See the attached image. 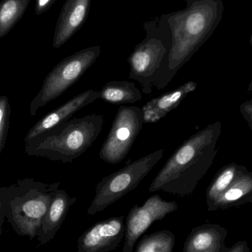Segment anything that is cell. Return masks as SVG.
Returning a JSON list of instances; mask_svg holds the SVG:
<instances>
[{
    "instance_id": "4316f807",
    "label": "cell",
    "mask_w": 252,
    "mask_h": 252,
    "mask_svg": "<svg viewBox=\"0 0 252 252\" xmlns=\"http://www.w3.org/2000/svg\"><path fill=\"white\" fill-rule=\"evenodd\" d=\"M250 44H251V45L252 46V34L251 36V38H250Z\"/></svg>"
},
{
    "instance_id": "30bf717a",
    "label": "cell",
    "mask_w": 252,
    "mask_h": 252,
    "mask_svg": "<svg viewBox=\"0 0 252 252\" xmlns=\"http://www.w3.org/2000/svg\"><path fill=\"white\" fill-rule=\"evenodd\" d=\"M125 217L102 220L89 228L78 240V252H109L119 247L125 237Z\"/></svg>"
},
{
    "instance_id": "9c48e42d",
    "label": "cell",
    "mask_w": 252,
    "mask_h": 252,
    "mask_svg": "<svg viewBox=\"0 0 252 252\" xmlns=\"http://www.w3.org/2000/svg\"><path fill=\"white\" fill-rule=\"evenodd\" d=\"M178 209L175 201H164L158 195L150 197L142 206H133L126 218L123 252H134V247L150 226Z\"/></svg>"
},
{
    "instance_id": "5b68a950",
    "label": "cell",
    "mask_w": 252,
    "mask_h": 252,
    "mask_svg": "<svg viewBox=\"0 0 252 252\" xmlns=\"http://www.w3.org/2000/svg\"><path fill=\"white\" fill-rule=\"evenodd\" d=\"M145 37L136 44L127 59L129 78L138 81L144 94L150 95L165 71L171 49L172 36L166 14L143 23Z\"/></svg>"
},
{
    "instance_id": "d4e9b609",
    "label": "cell",
    "mask_w": 252,
    "mask_h": 252,
    "mask_svg": "<svg viewBox=\"0 0 252 252\" xmlns=\"http://www.w3.org/2000/svg\"><path fill=\"white\" fill-rule=\"evenodd\" d=\"M5 220V216L3 213L2 207H1V198H0V237L2 233V226Z\"/></svg>"
},
{
    "instance_id": "44dd1931",
    "label": "cell",
    "mask_w": 252,
    "mask_h": 252,
    "mask_svg": "<svg viewBox=\"0 0 252 252\" xmlns=\"http://www.w3.org/2000/svg\"><path fill=\"white\" fill-rule=\"evenodd\" d=\"M10 105L7 96H0V155L4 149L10 123Z\"/></svg>"
},
{
    "instance_id": "8992f818",
    "label": "cell",
    "mask_w": 252,
    "mask_h": 252,
    "mask_svg": "<svg viewBox=\"0 0 252 252\" xmlns=\"http://www.w3.org/2000/svg\"><path fill=\"white\" fill-rule=\"evenodd\" d=\"M100 54V46L86 47L57 64L47 74L39 92L31 102L30 115H36L40 108L57 99L73 86L94 65Z\"/></svg>"
},
{
    "instance_id": "9a60e30c",
    "label": "cell",
    "mask_w": 252,
    "mask_h": 252,
    "mask_svg": "<svg viewBox=\"0 0 252 252\" xmlns=\"http://www.w3.org/2000/svg\"><path fill=\"white\" fill-rule=\"evenodd\" d=\"M76 200V198H70L63 189H58L38 229L36 237L38 246L45 245L54 238L63 224L69 208Z\"/></svg>"
},
{
    "instance_id": "8fae6325",
    "label": "cell",
    "mask_w": 252,
    "mask_h": 252,
    "mask_svg": "<svg viewBox=\"0 0 252 252\" xmlns=\"http://www.w3.org/2000/svg\"><path fill=\"white\" fill-rule=\"evenodd\" d=\"M97 99H99L98 91L91 89L74 96L38 120L27 133L24 142L27 143L29 141L38 137L40 135L69 121L73 116L74 114L95 102Z\"/></svg>"
},
{
    "instance_id": "7a4b0ae2",
    "label": "cell",
    "mask_w": 252,
    "mask_h": 252,
    "mask_svg": "<svg viewBox=\"0 0 252 252\" xmlns=\"http://www.w3.org/2000/svg\"><path fill=\"white\" fill-rule=\"evenodd\" d=\"M222 124L216 121L185 140L150 185V192L162 191L181 197L192 195L219 152Z\"/></svg>"
},
{
    "instance_id": "3957f363",
    "label": "cell",
    "mask_w": 252,
    "mask_h": 252,
    "mask_svg": "<svg viewBox=\"0 0 252 252\" xmlns=\"http://www.w3.org/2000/svg\"><path fill=\"white\" fill-rule=\"evenodd\" d=\"M60 182L44 183L34 179H19L9 186H0L5 219L19 236L36 238Z\"/></svg>"
},
{
    "instance_id": "ba28073f",
    "label": "cell",
    "mask_w": 252,
    "mask_h": 252,
    "mask_svg": "<svg viewBox=\"0 0 252 252\" xmlns=\"http://www.w3.org/2000/svg\"><path fill=\"white\" fill-rule=\"evenodd\" d=\"M144 124L140 108L126 105L120 107L100 149V159L110 164H118L124 161Z\"/></svg>"
},
{
    "instance_id": "52a82bcc",
    "label": "cell",
    "mask_w": 252,
    "mask_h": 252,
    "mask_svg": "<svg viewBox=\"0 0 252 252\" xmlns=\"http://www.w3.org/2000/svg\"><path fill=\"white\" fill-rule=\"evenodd\" d=\"M163 155L164 149H157L103 178L96 186L95 195L89 207L87 215L93 216L103 211L137 187L154 166L162 158Z\"/></svg>"
},
{
    "instance_id": "ffe728a7",
    "label": "cell",
    "mask_w": 252,
    "mask_h": 252,
    "mask_svg": "<svg viewBox=\"0 0 252 252\" xmlns=\"http://www.w3.org/2000/svg\"><path fill=\"white\" fill-rule=\"evenodd\" d=\"M175 244L174 234L164 229L151 235H144L134 252H173Z\"/></svg>"
},
{
    "instance_id": "603a6c76",
    "label": "cell",
    "mask_w": 252,
    "mask_h": 252,
    "mask_svg": "<svg viewBox=\"0 0 252 252\" xmlns=\"http://www.w3.org/2000/svg\"><path fill=\"white\" fill-rule=\"evenodd\" d=\"M240 112L248 124L252 122V99L246 101L240 106Z\"/></svg>"
},
{
    "instance_id": "484cf974",
    "label": "cell",
    "mask_w": 252,
    "mask_h": 252,
    "mask_svg": "<svg viewBox=\"0 0 252 252\" xmlns=\"http://www.w3.org/2000/svg\"><path fill=\"white\" fill-rule=\"evenodd\" d=\"M249 127H250V129H251L252 132V122L250 123V124H248Z\"/></svg>"
},
{
    "instance_id": "e0dca14e",
    "label": "cell",
    "mask_w": 252,
    "mask_h": 252,
    "mask_svg": "<svg viewBox=\"0 0 252 252\" xmlns=\"http://www.w3.org/2000/svg\"><path fill=\"white\" fill-rule=\"evenodd\" d=\"M249 171L247 167L231 163L222 167L215 176L206 192L207 210L210 211L213 206L221 198L222 195L233 184L234 182L244 173Z\"/></svg>"
},
{
    "instance_id": "277c9868",
    "label": "cell",
    "mask_w": 252,
    "mask_h": 252,
    "mask_svg": "<svg viewBox=\"0 0 252 252\" xmlns=\"http://www.w3.org/2000/svg\"><path fill=\"white\" fill-rule=\"evenodd\" d=\"M103 116L91 114L73 118L25 143L29 156L72 163L91 147L101 133Z\"/></svg>"
},
{
    "instance_id": "d6986e66",
    "label": "cell",
    "mask_w": 252,
    "mask_h": 252,
    "mask_svg": "<svg viewBox=\"0 0 252 252\" xmlns=\"http://www.w3.org/2000/svg\"><path fill=\"white\" fill-rule=\"evenodd\" d=\"M31 0H6L0 2V39L23 17Z\"/></svg>"
},
{
    "instance_id": "ac0fdd59",
    "label": "cell",
    "mask_w": 252,
    "mask_h": 252,
    "mask_svg": "<svg viewBox=\"0 0 252 252\" xmlns=\"http://www.w3.org/2000/svg\"><path fill=\"white\" fill-rule=\"evenodd\" d=\"M98 98L112 105H126L139 102L142 96L132 81H111L98 91Z\"/></svg>"
},
{
    "instance_id": "2e32d148",
    "label": "cell",
    "mask_w": 252,
    "mask_h": 252,
    "mask_svg": "<svg viewBox=\"0 0 252 252\" xmlns=\"http://www.w3.org/2000/svg\"><path fill=\"white\" fill-rule=\"evenodd\" d=\"M248 204H252V172L250 171L239 176L209 212L226 210Z\"/></svg>"
},
{
    "instance_id": "7c38bea8",
    "label": "cell",
    "mask_w": 252,
    "mask_h": 252,
    "mask_svg": "<svg viewBox=\"0 0 252 252\" xmlns=\"http://www.w3.org/2000/svg\"><path fill=\"white\" fill-rule=\"evenodd\" d=\"M91 8L90 0H67L59 13L53 46L60 48L66 44L85 24Z\"/></svg>"
},
{
    "instance_id": "6da1fadb",
    "label": "cell",
    "mask_w": 252,
    "mask_h": 252,
    "mask_svg": "<svg viewBox=\"0 0 252 252\" xmlns=\"http://www.w3.org/2000/svg\"><path fill=\"white\" fill-rule=\"evenodd\" d=\"M182 10L166 13L172 44L165 71L156 89L168 85L181 68L212 36L223 19L222 0H186Z\"/></svg>"
},
{
    "instance_id": "cb8c5ba5",
    "label": "cell",
    "mask_w": 252,
    "mask_h": 252,
    "mask_svg": "<svg viewBox=\"0 0 252 252\" xmlns=\"http://www.w3.org/2000/svg\"><path fill=\"white\" fill-rule=\"evenodd\" d=\"M226 252H250V248L247 241H240L232 247L227 248Z\"/></svg>"
},
{
    "instance_id": "7402d4cb",
    "label": "cell",
    "mask_w": 252,
    "mask_h": 252,
    "mask_svg": "<svg viewBox=\"0 0 252 252\" xmlns=\"http://www.w3.org/2000/svg\"><path fill=\"white\" fill-rule=\"evenodd\" d=\"M57 0H37L35 4V13L37 16L47 12Z\"/></svg>"
},
{
    "instance_id": "4fadbf2b",
    "label": "cell",
    "mask_w": 252,
    "mask_h": 252,
    "mask_svg": "<svg viewBox=\"0 0 252 252\" xmlns=\"http://www.w3.org/2000/svg\"><path fill=\"white\" fill-rule=\"evenodd\" d=\"M197 87L195 81H187L177 88L148 101L141 108L144 124L158 123L177 108L189 93L196 90Z\"/></svg>"
},
{
    "instance_id": "5bb4252c",
    "label": "cell",
    "mask_w": 252,
    "mask_h": 252,
    "mask_svg": "<svg viewBox=\"0 0 252 252\" xmlns=\"http://www.w3.org/2000/svg\"><path fill=\"white\" fill-rule=\"evenodd\" d=\"M228 231L219 224L205 223L193 228L184 245L183 252H226Z\"/></svg>"
}]
</instances>
